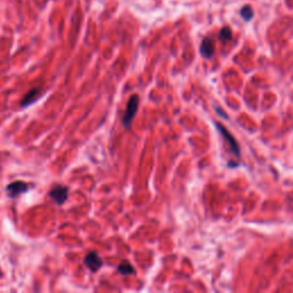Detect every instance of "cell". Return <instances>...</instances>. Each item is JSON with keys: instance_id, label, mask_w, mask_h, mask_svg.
Here are the masks:
<instances>
[{"instance_id": "cell-7", "label": "cell", "mask_w": 293, "mask_h": 293, "mask_svg": "<svg viewBox=\"0 0 293 293\" xmlns=\"http://www.w3.org/2000/svg\"><path fill=\"white\" fill-rule=\"evenodd\" d=\"M40 91H41L40 87H36V89L30 90L29 92L24 95V98H22V101H21L22 108H26V106L31 105L33 102L38 100V98L40 97V93H41Z\"/></svg>"}, {"instance_id": "cell-8", "label": "cell", "mask_w": 293, "mask_h": 293, "mask_svg": "<svg viewBox=\"0 0 293 293\" xmlns=\"http://www.w3.org/2000/svg\"><path fill=\"white\" fill-rule=\"evenodd\" d=\"M117 272L120 274V275H132V274L135 273V269L133 268V266L129 264V261L127 260H124L121 261L119 266H118L117 268Z\"/></svg>"}, {"instance_id": "cell-9", "label": "cell", "mask_w": 293, "mask_h": 293, "mask_svg": "<svg viewBox=\"0 0 293 293\" xmlns=\"http://www.w3.org/2000/svg\"><path fill=\"white\" fill-rule=\"evenodd\" d=\"M239 14H241L242 18L245 22H250L253 18V16H254L253 8L251 6H249V5L242 7V9H241V12H239Z\"/></svg>"}, {"instance_id": "cell-3", "label": "cell", "mask_w": 293, "mask_h": 293, "mask_svg": "<svg viewBox=\"0 0 293 293\" xmlns=\"http://www.w3.org/2000/svg\"><path fill=\"white\" fill-rule=\"evenodd\" d=\"M84 264L87 268H89L91 272H98V270H100L102 266H103V260L98 256V252H95V251H91L86 254L85 259H84Z\"/></svg>"}, {"instance_id": "cell-4", "label": "cell", "mask_w": 293, "mask_h": 293, "mask_svg": "<svg viewBox=\"0 0 293 293\" xmlns=\"http://www.w3.org/2000/svg\"><path fill=\"white\" fill-rule=\"evenodd\" d=\"M68 196H69V189L66 186H55L54 188L49 190V197L55 201L56 204L62 205L66 203L68 199Z\"/></svg>"}, {"instance_id": "cell-6", "label": "cell", "mask_w": 293, "mask_h": 293, "mask_svg": "<svg viewBox=\"0 0 293 293\" xmlns=\"http://www.w3.org/2000/svg\"><path fill=\"white\" fill-rule=\"evenodd\" d=\"M214 51H215V46H214V43H213V40L211 39V38L205 37L204 39L201 40V44L199 47L200 55L205 59H211L213 54H214Z\"/></svg>"}, {"instance_id": "cell-10", "label": "cell", "mask_w": 293, "mask_h": 293, "mask_svg": "<svg viewBox=\"0 0 293 293\" xmlns=\"http://www.w3.org/2000/svg\"><path fill=\"white\" fill-rule=\"evenodd\" d=\"M231 37H233V33H231L230 28H228V26H223V28L220 30V33H219L220 40H222V41L230 40Z\"/></svg>"}, {"instance_id": "cell-1", "label": "cell", "mask_w": 293, "mask_h": 293, "mask_svg": "<svg viewBox=\"0 0 293 293\" xmlns=\"http://www.w3.org/2000/svg\"><path fill=\"white\" fill-rule=\"evenodd\" d=\"M139 104H140V98L138 94H133L126 104V109H125L124 116H123V125L124 127L129 128L133 123V119L138 112L139 109Z\"/></svg>"}, {"instance_id": "cell-2", "label": "cell", "mask_w": 293, "mask_h": 293, "mask_svg": "<svg viewBox=\"0 0 293 293\" xmlns=\"http://www.w3.org/2000/svg\"><path fill=\"white\" fill-rule=\"evenodd\" d=\"M215 126H216V128H218V131L221 133L224 140H226L227 142L229 143L231 153H233L236 156V157H239V156H241V149H239L238 142L236 141V139L234 138L233 134H231V133L220 123H215Z\"/></svg>"}, {"instance_id": "cell-5", "label": "cell", "mask_w": 293, "mask_h": 293, "mask_svg": "<svg viewBox=\"0 0 293 293\" xmlns=\"http://www.w3.org/2000/svg\"><path fill=\"white\" fill-rule=\"evenodd\" d=\"M31 186L24 181H14L6 187V192L9 197H17L28 192Z\"/></svg>"}]
</instances>
